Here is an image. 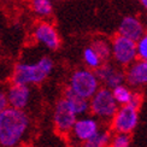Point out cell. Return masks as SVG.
<instances>
[{
	"label": "cell",
	"mask_w": 147,
	"mask_h": 147,
	"mask_svg": "<svg viewBox=\"0 0 147 147\" xmlns=\"http://www.w3.org/2000/svg\"><path fill=\"white\" fill-rule=\"evenodd\" d=\"M29 128L28 113L7 106L0 112V147H18L28 135Z\"/></svg>",
	"instance_id": "cell-1"
},
{
	"label": "cell",
	"mask_w": 147,
	"mask_h": 147,
	"mask_svg": "<svg viewBox=\"0 0 147 147\" xmlns=\"http://www.w3.org/2000/svg\"><path fill=\"white\" fill-rule=\"evenodd\" d=\"M54 64L50 57H42L35 63H18L15 66L12 83L34 86L41 84L53 71Z\"/></svg>",
	"instance_id": "cell-2"
},
{
	"label": "cell",
	"mask_w": 147,
	"mask_h": 147,
	"mask_svg": "<svg viewBox=\"0 0 147 147\" xmlns=\"http://www.w3.org/2000/svg\"><path fill=\"white\" fill-rule=\"evenodd\" d=\"M118 107L112 90L107 87H100L89 99V112L101 121H111Z\"/></svg>",
	"instance_id": "cell-3"
},
{
	"label": "cell",
	"mask_w": 147,
	"mask_h": 147,
	"mask_svg": "<svg viewBox=\"0 0 147 147\" xmlns=\"http://www.w3.org/2000/svg\"><path fill=\"white\" fill-rule=\"evenodd\" d=\"M68 88L72 93L83 96L86 99H90L95 92L100 88V82L94 70L78 69L71 74Z\"/></svg>",
	"instance_id": "cell-4"
},
{
	"label": "cell",
	"mask_w": 147,
	"mask_h": 147,
	"mask_svg": "<svg viewBox=\"0 0 147 147\" xmlns=\"http://www.w3.org/2000/svg\"><path fill=\"white\" fill-rule=\"evenodd\" d=\"M111 57L119 66H128L138 59L136 42L122 35H116L111 41Z\"/></svg>",
	"instance_id": "cell-5"
},
{
	"label": "cell",
	"mask_w": 147,
	"mask_h": 147,
	"mask_svg": "<svg viewBox=\"0 0 147 147\" xmlns=\"http://www.w3.org/2000/svg\"><path fill=\"white\" fill-rule=\"evenodd\" d=\"M139 123V109L131 105H122L111 118V128L115 133L131 134Z\"/></svg>",
	"instance_id": "cell-6"
},
{
	"label": "cell",
	"mask_w": 147,
	"mask_h": 147,
	"mask_svg": "<svg viewBox=\"0 0 147 147\" xmlns=\"http://www.w3.org/2000/svg\"><path fill=\"white\" fill-rule=\"evenodd\" d=\"M100 130V123L94 116H78L69 135L77 144H83Z\"/></svg>",
	"instance_id": "cell-7"
},
{
	"label": "cell",
	"mask_w": 147,
	"mask_h": 147,
	"mask_svg": "<svg viewBox=\"0 0 147 147\" xmlns=\"http://www.w3.org/2000/svg\"><path fill=\"white\" fill-rule=\"evenodd\" d=\"M78 116L74 112V110L64 98L57 101L53 109V124L54 129L62 135H69L71 128L77 119Z\"/></svg>",
	"instance_id": "cell-8"
},
{
	"label": "cell",
	"mask_w": 147,
	"mask_h": 147,
	"mask_svg": "<svg viewBox=\"0 0 147 147\" xmlns=\"http://www.w3.org/2000/svg\"><path fill=\"white\" fill-rule=\"evenodd\" d=\"M94 71L100 84H102V87H107L110 89H112L125 82L124 71L121 68H118V66H115L113 64L109 62H104Z\"/></svg>",
	"instance_id": "cell-9"
},
{
	"label": "cell",
	"mask_w": 147,
	"mask_h": 147,
	"mask_svg": "<svg viewBox=\"0 0 147 147\" xmlns=\"http://www.w3.org/2000/svg\"><path fill=\"white\" fill-rule=\"evenodd\" d=\"M34 38L39 44L51 51H56L60 46V38L51 23L40 22L34 29Z\"/></svg>",
	"instance_id": "cell-10"
},
{
	"label": "cell",
	"mask_w": 147,
	"mask_h": 147,
	"mask_svg": "<svg viewBox=\"0 0 147 147\" xmlns=\"http://www.w3.org/2000/svg\"><path fill=\"white\" fill-rule=\"evenodd\" d=\"M6 98L9 106L18 110H26L30 102L32 90L29 86L12 83L6 90Z\"/></svg>",
	"instance_id": "cell-11"
},
{
	"label": "cell",
	"mask_w": 147,
	"mask_h": 147,
	"mask_svg": "<svg viewBox=\"0 0 147 147\" xmlns=\"http://www.w3.org/2000/svg\"><path fill=\"white\" fill-rule=\"evenodd\" d=\"M125 81L130 87L138 88L147 84V60L136 59L127 66Z\"/></svg>",
	"instance_id": "cell-12"
},
{
	"label": "cell",
	"mask_w": 147,
	"mask_h": 147,
	"mask_svg": "<svg viewBox=\"0 0 147 147\" xmlns=\"http://www.w3.org/2000/svg\"><path fill=\"white\" fill-rule=\"evenodd\" d=\"M144 23L135 16H125L121 21L118 27V34L130 39L133 41H138L145 34Z\"/></svg>",
	"instance_id": "cell-13"
},
{
	"label": "cell",
	"mask_w": 147,
	"mask_h": 147,
	"mask_svg": "<svg viewBox=\"0 0 147 147\" xmlns=\"http://www.w3.org/2000/svg\"><path fill=\"white\" fill-rule=\"evenodd\" d=\"M64 99L77 116H83L89 112V99L72 93L69 88H66L64 92Z\"/></svg>",
	"instance_id": "cell-14"
},
{
	"label": "cell",
	"mask_w": 147,
	"mask_h": 147,
	"mask_svg": "<svg viewBox=\"0 0 147 147\" xmlns=\"http://www.w3.org/2000/svg\"><path fill=\"white\" fill-rule=\"evenodd\" d=\"M111 133L105 129H100L94 136L82 144V147H109L111 140Z\"/></svg>",
	"instance_id": "cell-15"
},
{
	"label": "cell",
	"mask_w": 147,
	"mask_h": 147,
	"mask_svg": "<svg viewBox=\"0 0 147 147\" xmlns=\"http://www.w3.org/2000/svg\"><path fill=\"white\" fill-rule=\"evenodd\" d=\"M111 90H112L115 100L117 101V104L119 106L128 105V104L130 102L133 95H134V92L130 89V87H129V86H125L124 83L119 84V86H117V87H115V88H112Z\"/></svg>",
	"instance_id": "cell-16"
},
{
	"label": "cell",
	"mask_w": 147,
	"mask_h": 147,
	"mask_svg": "<svg viewBox=\"0 0 147 147\" xmlns=\"http://www.w3.org/2000/svg\"><path fill=\"white\" fill-rule=\"evenodd\" d=\"M92 47L94 48V51L98 53V56L104 62H109L111 58V44L109 41L104 39H95L92 42Z\"/></svg>",
	"instance_id": "cell-17"
},
{
	"label": "cell",
	"mask_w": 147,
	"mask_h": 147,
	"mask_svg": "<svg viewBox=\"0 0 147 147\" xmlns=\"http://www.w3.org/2000/svg\"><path fill=\"white\" fill-rule=\"evenodd\" d=\"M32 9L40 17H48L53 12L52 0H32Z\"/></svg>",
	"instance_id": "cell-18"
},
{
	"label": "cell",
	"mask_w": 147,
	"mask_h": 147,
	"mask_svg": "<svg viewBox=\"0 0 147 147\" xmlns=\"http://www.w3.org/2000/svg\"><path fill=\"white\" fill-rule=\"evenodd\" d=\"M83 62L84 64L88 66V69L95 70L102 64V60L100 59V57L98 56V53L94 51V48L92 46H88L84 48L83 51Z\"/></svg>",
	"instance_id": "cell-19"
},
{
	"label": "cell",
	"mask_w": 147,
	"mask_h": 147,
	"mask_svg": "<svg viewBox=\"0 0 147 147\" xmlns=\"http://www.w3.org/2000/svg\"><path fill=\"white\" fill-rule=\"evenodd\" d=\"M130 134L125 133H115L111 136L109 147H130Z\"/></svg>",
	"instance_id": "cell-20"
},
{
	"label": "cell",
	"mask_w": 147,
	"mask_h": 147,
	"mask_svg": "<svg viewBox=\"0 0 147 147\" xmlns=\"http://www.w3.org/2000/svg\"><path fill=\"white\" fill-rule=\"evenodd\" d=\"M136 52L139 59L147 60V33L136 41Z\"/></svg>",
	"instance_id": "cell-21"
},
{
	"label": "cell",
	"mask_w": 147,
	"mask_h": 147,
	"mask_svg": "<svg viewBox=\"0 0 147 147\" xmlns=\"http://www.w3.org/2000/svg\"><path fill=\"white\" fill-rule=\"evenodd\" d=\"M7 106H9V104H7V98H6V92L0 89V112L3 110H5Z\"/></svg>",
	"instance_id": "cell-22"
},
{
	"label": "cell",
	"mask_w": 147,
	"mask_h": 147,
	"mask_svg": "<svg viewBox=\"0 0 147 147\" xmlns=\"http://www.w3.org/2000/svg\"><path fill=\"white\" fill-rule=\"evenodd\" d=\"M141 1V4H142V6L146 9V11H147V0H140Z\"/></svg>",
	"instance_id": "cell-23"
},
{
	"label": "cell",
	"mask_w": 147,
	"mask_h": 147,
	"mask_svg": "<svg viewBox=\"0 0 147 147\" xmlns=\"http://www.w3.org/2000/svg\"><path fill=\"white\" fill-rule=\"evenodd\" d=\"M146 21H147V16H146Z\"/></svg>",
	"instance_id": "cell-24"
},
{
	"label": "cell",
	"mask_w": 147,
	"mask_h": 147,
	"mask_svg": "<svg viewBox=\"0 0 147 147\" xmlns=\"http://www.w3.org/2000/svg\"><path fill=\"white\" fill-rule=\"evenodd\" d=\"M58 1H59V0H58Z\"/></svg>",
	"instance_id": "cell-25"
}]
</instances>
